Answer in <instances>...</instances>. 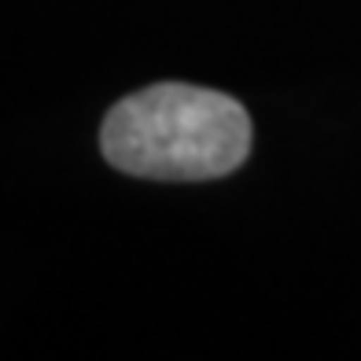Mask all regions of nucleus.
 <instances>
[{
	"label": "nucleus",
	"mask_w": 361,
	"mask_h": 361,
	"mask_svg": "<svg viewBox=\"0 0 361 361\" xmlns=\"http://www.w3.org/2000/svg\"><path fill=\"white\" fill-rule=\"evenodd\" d=\"M251 137V114L228 92L159 81L107 111L100 152L129 177L214 180L247 162Z\"/></svg>",
	"instance_id": "obj_1"
}]
</instances>
